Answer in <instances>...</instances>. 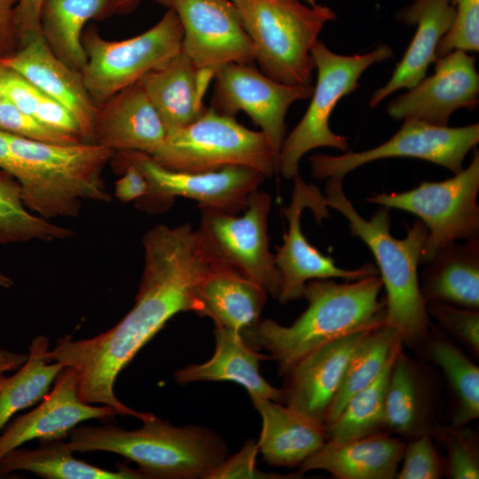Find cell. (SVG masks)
<instances>
[{"instance_id":"4dcf8cb0","label":"cell","mask_w":479,"mask_h":479,"mask_svg":"<svg viewBox=\"0 0 479 479\" xmlns=\"http://www.w3.org/2000/svg\"><path fill=\"white\" fill-rule=\"evenodd\" d=\"M114 12L111 0H44L41 9L42 35L53 53L81 73L87 63L82 37L85 24Z\"/></svg>"},{"instance_id":"f6af8a7d","label":"cell","mask_w":479,"mask_h":479,"mask_svg":"<svg viewBox=\"0 0 479 479\" xmlns=\"http://www.w3.org/2000/svg\"><path fill=\"white\" fill-rule=\"evenodd\" d=\"M19 0H0V60L15 52L20 46L16 25V6Z\"/></svg>"},{"instance_id":"44dd1931","label":"cell","mask_w":479,"mask_h":479,"mask_svg":"<svg viewBox=\"0 0 479 479\" xmlns=\"http://www.w3.org/2000/svg\"><path fill=\"white\" fill-rule=\"evenodd\" d=\"M166 137V128L138 82L98 106L92 143L114 153L152 155Z\"/></svg>"},{"instance_id":"7c38bea8","label":"cell","mask_w":479,"mask_h":479,"mask_svg":"<svg viewBox=\"0 0 479 479\" xmlns=\"http://www.w3.org/2000/svg\"><path fill=\"white\" fill-rule=\"evenodd\" d=\"M397 133L383 144L362 152L310 157L312 176L318 179L343 178L372 161L396 157L420 159L457 174L463 169L467 153L479 142V124L442 127L416 119H404Z\"/></svg>"},{"instance_id":"8992f818","label":"cell","mask_w":479,"mask_h":479,"mask_svg":"<svg viewBox=\"0 0 479 479\" xmlns=\"http://www.w3.org/2000/svg\"><path fill=\"white\" fill-rule=\"evenodd\" d=\"M255 50L261 72L290 85H311L318 36L337 18L327 5L299 0H232Z\"/></svg>"},{"instance_id":"1f68e13d","label":"cell","mask_w":479,"mask_h":479,"mask_svg":"<svg viewBox=\"0 0 479 479\" xmlns=\"http://www.w3.org/2000/svg\"><path fill=\"white\" fill-rule=\"evenodd\" d=\"M49 345L47 337H35L29 346L27 361L16 373L12 376L0 373V432L17 412L42 401L65 367L45 358Z\"/></svg>"},{"instance_id":"9c48e42d","label":"cell","mask_w":479,"mask_h":479,"mask_svg":"<svg viewBox=\"0 0 479 479\" xmlns=\"http://www.w3.org/2000/svg\"><path fill=\"white\" fill-rule=\"evenodd\" d=\"M183 36L181 22L170 9L151 28L122 41L106 40L95 27L84 30L87 63L81 75L93 103L101 106L165 64L182 50Z\"/></svg>"},{"instance_id":"d590c367","label":"cell","mask_w":479,"mask_h":479,"mask_svg":"<svg viewBox=\"0 0 479 479\" xmlns=\"http://www.w3.org/2000/svg\"><path fill=\"white\" fill-rule=\"evenodd\" d=\"M74 231L52 224L31 211L17 179L0 169V244L29 240L52 241L74 236Z\"/></svg>"},{"instance_id":"4fadbf2b","label":"cell","mask_w":479,"mask_h":479,"mask_svg":"<svg viewBox=\"0 0 479 479\" xmlns=\"http://www.w3.org/2000/svg\"><path fill=\"white\" fill-rule=\"evenodd\" d=\"M291 201L282 208L288 222L281 246L277 247L275 263L279 272L280 287L278 300L287 303L302 297L306 283L312 279H342L357 280L378 275L377 267L366 263L359 268L346 270L338 267L334 260L324 255L309 243L301 230V216L304 208L312 210L318 223L329 216L325 196L319 189L307 184L297 174L294 178Z\"/></svg>"},{"instance_id":"30bf717a","label":"cell","mask_w":479,"mask_h":479,"mask_svg":"<svg viewBox=\"0 0 479 479\" xmlns=\"http://www.w3.org/2000/svg\"><path fill=\"white\" fill-rule=\"evenodd\" d=\"M478 192L479 152L475 149L468 167L449 179L424 181L403 192L374 193L366 201L420 218L428 230L420 261L426 264L445 246L479 237Z\"/></svg>"},{"instance_id":"8d00e7d4","label":"cell","mask_w":479,"mask_h":479,"mask_svg":"<svg viewBox=\"0 0 479 479\" xmlns=\"http://www.w3.org/2000/svg\"><path fill=\"white\" fill-rule=\"evenodd\" d=\"M447 457L445 475L452 479L479 478V448L475 432L466 426L438 428Z\"/></svg>"},{"instance_id":"db71d44e","label":"cell","mask_w":479,"mask_h":479,"mask_svg":"<svg viewBox=\"0 0 479 479\" xmlns=\"http://www.w3.org/2000/svg\"><path fill=\"white\" fill-rule=\"evenodd\" d=\"M305 1H306V2L308 3V4H310V5H315V4H317L316 0H305Z\"/></svg>"},{"instance_id":"ac0fdd59","label":"cell","mask_w":479,"mask_h":479,"mask_svg":"<svg viewBox=\"0 0 479 479\" xmlns=\"http://www.w3.org/2000/svg\"><path fill=\"white\" fill-rule=\"evenodd\" d=\"M53 383V389L35 409L3 428L0 458L31 440L67 439L69 432L85 420L109 419L117 414L109 405H93L82 401L77 373L69 366L58 373Z\"/></svg>"},{"instance_id":"d6986e66","label":"cell","mask_w":479,"mask_h":479,"mask_svg":"<svg viewBox=\"0 0 479 479\" xmlns=\"http://www.w3.org/2000/svg\"><path fill=\"white\" fill-rule=\"evenodd\" d=\"M0 63L67 106L79 123L83 142L92 143L98 106L91 100L81 73L53 53L42 32L24 38L19 49Z\"/></svg>"},{"instance_id":"e575fe53","label":"cell","mask_w":479,"mask_h":479,"mask_svg":"<svg viewBox=\"0 0 479 479\" xmlns=\"http://www.w3.org/2000/svg\"><path fill=\"white\" fill-rule=\"evenodd\" d=\"M428 337V354L441 368L455 397L451 426H466L479 418V367L444 337Z\"/></svg>"},{"instance_id":"7a4b0ae2","label":"cell","mask_w":479,"mask_h":479,"mask_svg":"<svg viewBox=\"0 0 479 479\" xmlns=\"http://www.w3.org/2000/svg\"><path fill=\"white\" fill-rule=\"evenodd\" d=\"M378 275L344 283L332 279L306 283L302 297L308 307L290 326L260 320L249 341L263 348L286 375L298 362L321 346L345 336L373 330L386 323V299Z\"/></svg>"},{"instance_id":"b9f144b4","label":"cell","mask_w":479,"mask_h":479,"mask_svg":"<svg viewBox=\"0 0 479 479\" xmlns=\"http://www.w3.org/2000/svg\"><path fill=\"white\" fill-rule=\"evenodd\" d=\"M259 452L257 442L248 441L236 454L227 457L222 463L210 470L205 479L223 478H297L299 472L292 475H280L259 471L255 467V459Z\"/></svg>"},{"instance_id":"277c9868","label":"cell","mask_w":479,"mask_h":479,"mask_svg":"<svg viewBox=\"0 0 479 479\" xmlns=\"http://www.w3.org/2000/svg\"><path fill=\"white\" fill-rule=\"evenodd\" d=\"M12 176L32 213L50 220L76 216L85 201L109 202L103 171L114 153L95 143L55 145L5 133Z\"/></svg>"},{"instance_id":"ba28073f","label":"cell","mask_w":479,"mask_h":479,"mask_svg":"<svg viewBox=\"0 0 479 479\" xmlns=\"http://www.w3.org/2000/svg\"><path fill=\"white\" fill-rule=\"evenodd\" d=\"M151 156L177 171L200 173L243 166L265 177L277 172V156L262 131L249 130L211 107L195 122L169 132Z\"/></svg>"},{"instance_id":"7bdbcfd3","label":"cell","mask_w":479,"mask_h":479,"mask_svg":"<svg viewBox=\"0 0 479 479\" xmlns=\"http://www.w3.org/2000/svg\"><path fill=\"white\" fill-rule=\"evenodd\" d=\"M0 89L6 100L23 113L34 116L43 92L30 82L16 71L3 66Z\"/></svg>"},{"instance_id":"bcb514c9","label":"cell","mask_w":479,"mask_h":479,"mask_svg":"<svg viewBox=\"0 0 479 479\" xmlns=\"http://www.w3.org/2000/svg\"><path fill=\"white\" fill-rule=\"evenodd\" d=\"M123 175L114 184V196L122 202L140 200L149 194L145 176L133 165L120 163Z\"/></svg>"},{"instance_id":"ee69618b","label":"cell","mask_w":479,"mask_h":479,"mask_svg":"<svg viewBox=\"0 0 479 479\" xmlns=\"http://www.w3.org/2000/svg\"><path fill=\"white\" fill-rule=\"evenodd\" d=\"M34 116L51 129L79 137L83 141L75 115L63 104L43 93Z\"/></svg>"},{"instance_id":"7dc6e473","label":"cell","mask_w":479,"mask_h":479,"mask_svg":"<svg viewBox=\"0 0 479 479\" xmlns=\"http://www.w3.org/2000/svg\"><path fill=\"white\" fill-rule=\"evenodd\" d=\"M44 0H19L16 6V25L20 40L41 33L40 14Z\"/></svg>"},{"instance_id":"5b68a950","label":"cell","mask_w":479,"mask_h":479,"mask_svg":"<svg viewBox=\"0 0 479 479\" xmlns=\"http://www.w3.org/2000/svg\"><path fill=\"white\" fill-rule=\"evenodd\" d=\"M138 429L78 425L68 434L74 452H109L137 465L147 479L204 478L228 457L225 442L200 426L177 427L153 413Z\"/></svg>"},{"instance_id":"9a60e30c","label":"cell","mask_w":479,"mask_h":479,"mask_svg":"<svg viewBox=\"0 0 479 479\" xmlns=\"http://www.w3.org/2000/svg\"><path fill=\"white\" fill-rule=\"evenodd\" d=\"M214 81L211 108L231 117L240 111L247 114L261 128L278 159L285 139L287 112L294 102L310 98L312 84L282 83L242 63L222 66Z\"/></svg>"},{"instance_id":"60d3db41","label":"cell","mask_w":479,"mask_h":479,"mask_svg":"<svg viewBox=\"0 0 479 479\" xmlns=\"http://www.w3.org/2000/svg\"><path fill=\"white\" fill-rule=\"evenodd\" d=\"M427 311L441 326L479 354V310L443 302L427 304Z\"/></svg>"},{"instance_id":"3957f363","label":"cell","mask_w":479,"mask_h":479,"mask_svg":"<svg viewBox=\"0 0 479 479\" xmlns=\"http://www.w3.org/2000/svg\"><path fill=\"white\" fill-rule=\"evenodd\" d=\"M326 202L349 223L352 236L371 250L386 291V323L395 328L403 344L418 345L430 334L431 322L420 289L418 268L428 235L420 220L407 227L403 239L390 233L389 208L381 207L369 220L359 215L342 188L343 178H327Z\"/></svg>"},{"instance_id":"e0dca14e","label":"cell","mask_w":479,"mask_h":479,"mask_svg":"<svg viewBox=\"0 0 479 479\" xmlns=\"http://www.w3.org/2000/svg\"><path fill=\"white\" fill-rule=\"evenodd\" d=\"M479 101V75L473 55L453 51L435 61V73L392 99L387 113L392 119H416L445 127L459 108L475 109Z\"/></svg>"},{"instance_id":"836d02e7","label":"cell","mask_w":479,"mask_h":479,"mask_svg":"<svg viewBox=\"0 0 479 479\" xmlns=\"http://www.w3.org/2000/svg\"><path fill=\"white\" fill-rule=\"evenodd\" d=\"M399 351L373 382L354 394L339 415L325 425L327 442L342 443L384 431L387 387L393 362Z\"/></svg>"},{"instance_id":"f35d334b","label":"cell","mask_w":479,"mask_h":479,"mask_svg":"<svg viewBox=\"0 0 479 479\" xmlns=\"http://www.w3.org/2000/svg\"><path fill=\"white\" fill-rule=\"evenodd\" d=\"M0 130L42 143L55 145L84 143L79 137L51 129L35 116L18 109L5 98L0 104Z\"/></svg>"},{"instance_id":"681fc988","label":"cell","mask_w":479,"mask_h":479,"mask_svg":"<svg viewBox=\"0 0 479 479\" xmlns=\"http://www.w3.org/2000/svg\"><path fill=\"white\" fill-rule=\"evenodd\" d=\"M0 169L12 176L13 163L10 147L4 132L0 130Z\"/></svg>"},{"instance_id":"603a6c76","label":"cell","mask_w":479,"mask_h":479,"mask_svg":"<svg viewBox=\"0 0 479 479\" xmlns=\"http://www.w3.org/2000/svg\"><path fill=\"white\" fill-rule=\"evenodd\" d=\"M454 14L452 0H413L396 12V20L416 26V32L390 79L373 93L370 108L376 107L398 90L415 87L426 77L428 67L437 59V45L449 29Z\"/></svg>"},{"instance_id":"f546056e","label":"cell","mask_w":479,"mask_h":479,"mask_svg":"<svg viewBox=\"0 0 479 479\" xmlns=\"http://www.w3.org/2000/svg\"><path fill=\"white\" fill-rule=\"evenodd\" d=\"M430 397L417 364L403 349L390 371L384 413V430L414 438L431 431Z\"/></svg>"},{"instance_id":"4316f807","label":"cell","mask_w":479,"mask_h":479,"mask_svg":"<svg viewBox=\"0 0 479 479\" xmlns=\"http://www.w3.org/2000/svg\"><path fill=\"white\" fill-rule=\"evenodd\" d=\"M251 400L263 420L257 444L268 464L300 466L327 442L325 424L280 402L262 397H251Z\"/></svg>"},{"instance_id":"d4e9b609","label":"cell","mask_w":479,"mask_h":479,"mask_svg":"<svg viewBox=\"0 0 479 479\" xmlns=\"http://www.w3.org/2000/svg\"><path fill=\"white\" fill-rule=\"evenodd\" d=\"M216 349L213 357L174 373L177 383L230 381L244 387L250 397L282 402V390L271 385L260 373V362L271 357L253 348L237 331L215 326Z\"/></svg>"},{"instance_id":"484cf974","label":"cell","mask_w":479,"mask_h":479,"mask_svg":"<svg viewBox=\"0 0 479 479\" xmlns=\"http://www.w3.org/2000/svg\"><path fill=\"white\" fill-rule=\"evenodd\" d=\"M197 295L200 316L210 318L216 326L240 333L249 344L268 296L260 285L217 265L200 281Z\"/></svg>"},{"instance_id":"f1b7e54d","label":"cell","mask_w":479,"mask_h":479,"mask_svg":"<svg viewBox=\"0 0 479 479\" xmlns=\"http://www.w3.org/2000/svg\"><path fill=\"white\" fill-rule=\"evenodd\" d=\"M68 440L39 441L34 449L17 447L0 458V478L17 471H28L46 479H147L138 468L124 463L106 470L74 457Z\"/></svg>"},{"instance_id":"2e32d148","label":"cell","mask_w":479,"mask_h":479,"mask_svg":"<svg viewBox=\"0 0 479 479\" xmlns=\"http://www.w3.org/2000/svg\"><path fill=\"white\" fill-rule=\"evenodd\" d=\"M178 17L182 51L200 68L229 63L251 65L255 47L232 0H157Z\"/></svg>"},{"instance_id":"f5cc1de1","label":"cell","mask_w":479,"mask_h":479,"mask_svg":"<svg viewBox=\"0 0 479 479\" xmlns=\"http://www.w3.org/2000/svg\"><path fill=\"white\" fill-rule=\"evenodd\" d=\"M2 67H3V66H2V64H0V73H1ZM4 96L2 94V91H1V89H0V104L4 101Z\"/></svg>"},{"instance_id":"816d5d0a","label":"cell","mask_w":479,"mask_h":479,"mask_svg":"<svg viewBox=\"0 0 479 479\" xmlns=\"http://www.w3.org/2000/svg\"><path fill=\"white\" fill-rule=\"evenodd\" d=\"M12 285V280L0 271V287L8 288Z\"/></svg>"},{"instance_id":"52a82bcc","label":"cell","mask_w":479,"mask_h":479,"mask_svg":"<svg viewBox=\"0 0 479 479\" xmlns=\"http://www.w3.org/2000/svg\"><path fill=\"white\" fill-rule=\"evenodd\" d=\"M311 55L318 74L311 100L302 120L284 139L277 159V172L286 179L299 174L301 159L313 149L348 151L349 137L330 129L331 114L341 98L357 90L358 79L369 67L394 54L391 47L382 44L365 54L341 55L318 40Z\"/></svg>"},{"instance_id":"11a10c76","label":"cell","mask_w":479,"mask_h":479,"mask_svg":"<svg viewBox=\"0 0 479 479\" xmlns=\"http://www.w3.org/2000/svg\"><path fill=\"white\" fill-rule=\"evenodd\" d=\"M452 3H453L454 0H452Z\"/></svg>"},{"instance_id":"7402d4cb","label":"cell","mask_w":479,"mask_h":479,"mask_svg":"<svg viewBox=\"0 0 479 479\" xmlns=\"http://www.w3.org/2000/svg\"><path fill=\"white\" fill-rule=\"evenodd\" d=\"M215 74L212 69L198 67L181 50L139 79L167 134L195 122L206 112L204 97Z\"/></svg>"},{"instance_id":"d6a6232c","label":"cell","mask_w":479,"mask_h":479,"mask_svg":"<svg viewBox=\"0 0 479 479\" xmlns=\"http://www.w3.org/2000/svg\"><path fill=\"white\" fill-rule=\"evenodd\" d=\"M402 347L400 335L395 328L383 325L370 331L349 360L324 424L333 421L354 394L373 382Z\"/></svg>"},{"instance_id":"74e56055","label":"cell","mask_w":479,"mask_h":479,"mask_svg":"<svg viewBox=\"0 0 479 479\" xmlns=\"http://www.w3.org/2000/svg\"><path fill=\"white\" fill-rule=\"evenodd\" d=\"M453 20L436 48L437 58L453 51H479V0H454Z\"/></svg>"},{"instance_id":"c3c4849f","label":"cell","mask_w":479,"mask_h":479,"mask_svg":"<svg viewBox=\"0 0 479 479\" xmlns=\"http://www.w3.org/2000/svg\"><path fill=\"white\" fill-rule=\"evenodd\" d=\"M28 353H17L0 348V373L17 371L27 359Z\"/></svg>"},{"instance_id":"5bb4252c","label":"cell","mask_w":479,"mask_h":479,"mask_svg":"<svg viewBox=\"0 0 479 479\" xmlns=\"http://www.w3.org/2000/svg\"><path fill=\"white\" fill-rule=\"evenodd\" d=\"M114 153L120 163L131 164L145 176L149 194L142 200L150 202L169 204L175 197H185L198 201L200 208L237 214L247 208L249 195L265 178L259 171L243 166L191 173L165 168L145 153Z\"/></svg>"},{"instance_id":"6da1fadb","label":"cell","mask_w":479,"mask_h":479,"mask_svg":"<svg viewBox=\"0 0 479 479\" xmlns=\"http://www.w3.org/2000/svg\"><path fill=\"white\" fill-rule=\"evenodd\" d=\"M144 267L132 309L110 329L89 339H58L45 354L75 370L79 396L87 404L113 407L117 414L140 420L149 412L135 411L114 394L120 373L175 315L200 314V281L217 264L207 254L190 224H158L142 240Z\"/></svg>"},{"instance_id":"83f0119b","label":"cell","mask_w":479,"mask_h":479,"mask_svg":"<svg viewBox=\"0 0 479 479\" xmlns=\"http://www.w3.org/2000/svg\"><path fill=\"white\" fill-rule=\"evenodd\" d=\"M426 264L420 283L426 304L479 310V237L445 246Z\"/></svg>"},{"instance_id":"cb8c5ba5","label":"cell","mask_w":479,"mask_h":479,"mask_svg":"<svg viewBox=\"0 0 479 479\" xmlns=\"http://www.w3.org/2000/svg\"><path fill=\"white\" fill-rule=\"evenodd\" d=\"M405 443L384 431L342 443L326 442L300 466V474L324 470L338 479H393Z\"/></svg>"},{"instance_id":"ffe728a7","label":"cell","mask_w":479,"mask_h":479,"mask_svg":"<svg viewBox=\"0 0 479 479\" xmlns=\"http://www.w3.org/2000/svg\"><path fill=\"white\" fill-rule=\"evenodd\" d=\"M370 331L325 344L303 357L286 374L281 403L324 424L349 360Z\"/></svg>"},{"instance_id":"f907efd6","label":"cell","mask_w":479,"mask_h":479,"mask_svg":"<svg viewBox=\"0 0 479 479\" xmlns=\"http://www.w3.org/2000/svg\"><path fill=\"white\" fill-rule=\"evenodd\" d=\"M114 12H125L132 10L139 0H111Z\"/></svg>"},{"instance_id":"ab89813d","label":"cell","mask_w":479,"mask_h":479,"mask_svg":"<svg viewBox=\"0 0 479 479\" xmlns=\"http://www.w3.org/2000/svg\"><path fill=\"white\" fill-rule=\"evenodd\" d=\"M397 479H439L445 475V459L439 454L429 433L412 438L404 447Z\"/></svg>"},{"instance_id":"8fae6325","label":"cell","mask_w":479,"mask_h":479,"mask_svg":"<svg viewBox=\"0 0 479 479\" xmlns=\"http://www.w3.org/2000/svg\"><path fill=\"white\" fill-rule=\"evenodd\" d=\"M271 205V196L257 189L249 195L241 216L200 208L197 232L203 248L216 263L234 270L278 298L280 277L268 237Z\"/></svg>"}]
</instances>
